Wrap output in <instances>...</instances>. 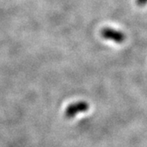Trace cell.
Wrapping results in <instances>:
<instances>
[{
	"label": "cell",
	"mask_w": 147,
	"mask_h": 147,
	"mask_svg": "<svg viewBox=\"0 0 147 147\" xmlns=\"http://www.w3.org/2000/svg\"><path fill=\"white\" fill-rule=\"evenodd\" d=\"M100 36L104 39L110 40L116 43H123L126 39L125 34L120 30H117L115 29L110 27H105L100 32Z\"/></svg>",
	"instance_id": "cell-1"
},
{
	"label": "cell",
	"mask_w": 147,
	"mask_h": 147,
	"mask_svg": "<svg viewBox=\"0 0 147 147\" xmlns=\"http://www.w3.org/2000/svg\"><path fill=\"white\" fill-rule=\"evenodd\" d=\"M89 109V105L86 101L80 100L69 105L65 111V115L67 119H72L80 113L86 112Z\"/></svg>",
	"instance_id": "cell-2"
},
{
	"label": "cell",
	"mask_w": 147,
	"mask_h": 147,
	"mask_svg": "<svg viewBox=\"0 0 147 147\" xmlns=\"http://www.w3.org/2000/svg\"><path fill=\"white\" fill-rule=\"evenodd\" d=\"M136 3L140 7H143L147 4V0H136Z\"/></svg>",
	"instance_id": "cell-3"
}]
</instances>
